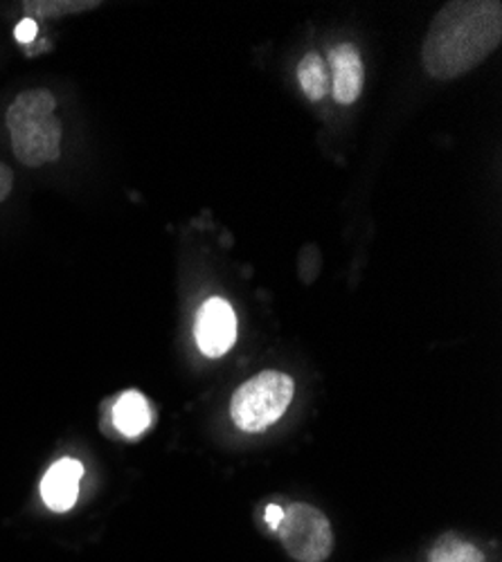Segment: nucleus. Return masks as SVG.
Listing matches in <instances>:
<instances>
[{"instance_id":"39448f33","label":"nucleus","mask_w":502,"mask_h":562,"mask_svg":"<svg viewBox=\"0 0 502 562\" xmlns=\"http://www.w3.org/2000/svg\"><path fill=\"white\" fill-rule=\"evenodd\" d=\"M194 336L203 356H225L237 342V315L233 306L221 297L208 300L199 311Z\"/></svg>"},{"instance_id":"ddd939ff","label":"nucleus","mask_w":502,"mask_h":562,"mask_svg":"<svg viewBox=\"0 0 502 562\" xmlns=\"http://www.w3.org/2000/svg\"><path fill=\"white\" fill-rule=\"evenodd\" d=\"M34 36H36V23H34V21H23V23H19V27H16V38H19L21 43H30V41H34Z\"/></svg>"},{"instance_id":"f257e3e1","label":"nucleus","mask_w":502,"mask_h":562,"mask_svg":"<svg viewBox=\"0 0 502 562\" xmlns=\"http://www.w3.org/2000/svg\"><path fill=\"white\" fill-rule=\"evenodd\" d=\"M502 41L500 0H453L433 19L422 64L435 79H458L478 68Z\"/></svg>"},{"instance_id":"7ed1b4c3","label":"nucleus","mask_w":502,"mask_h":562,"mask_svg":"<svg viewBox=\"0 0 502 562\" xmlns=\"http://www.w3.org/2000/svg\"><path fill=\"white\" fill-rule=\"evenodd\" d=\"M295 394V383L282 371H261L246 381L231 401L233 424L248 435L268 430L285 416Z\"/></svg>"},{"instance_id":"0eeeda50","label":"nucleus","mask_w":502,"mask_h":562,"mask_svg":"<svg viewBox=\"0 0 502 562\" xmlns=\"http://www.w3.org/2000/svg\"><path fill=\"white\" fill-rule=\"evenodd\" d=\"M330 66H332V90L334 100L338 104H354L360 98L365 68L360 53L349 43H341L330 53Z\"/></svg>"},{"instance_id":"9d476101","label":"nucleus","mask_w":502,"mask_h":562,"mask_svg":"<svg viewBox=\"0 0 502 562\" xmlns=\"http://www.w3.org/2000/svg\"><path fill=\"white\" fill-rule=\"evenodd\" d=\"M484 553L455 536H444L428 553V562H484Z\"/></svg>"},{"instance_id":"20e7f679","label":"nucleus","mask_w":502,"mask_h":562,"mask_svg":"<svg viewBox=\"0 0 502 562\" xmlns=\"http://www.w3.org/2000/svg\"><path fill=\"white\" fill-rule=\"evenodd\" d=\"M276 533L285 551L298 562H325L334 551V529L327 515L304 502L285 508Z\"/></svg>"},{"instance_id":"6e6552de","label":"nucleus","mask_w":502,"mask_h":562,"mask_svg":"<svg viewBox=\"0 0 502 562\" xmlns=\"http://www.w3.org/2000/svg\"><path fill=\"white\" fill-rule=\"evenodd\" d=\"M113 426L120 435L135 439L152 426V407L141 392H124L113 405Z\"/></svg>"},{"instance_id":"423d86ee","label":"nucleus","mask_w":502,"mask_h":562,"mask_svg":"<svg viewBox=\"0 0 502 562\" xmlns=\"http://www.w3.org/2000/svg\"><path fill=\"white\" fill-rule=\"evenodd\" d=\"M83 477L81 461L64 457L55 461L41 480V499L53 513L70 510L79 499V482Z\"/></svg>"},{"instance_id":"9b49d317","label":"nucleus","mask_w":502,"mask_h":562,"mask_svg":"<svg viewBox=\"0 0 502 562\" xmlns=\"http://www.w3.org/2000/svg\"><path fill=\"white\" fill-rule=\"evenodd\" d=\"M25 8L36 10L38 14H45V16H57V14L90 10V8H96V3H25Z\"/></svg>"},{"instance_id":"1a4fd4ad","label":"nucleus","mask_w":502,"mask_h":562,"mask_svg":"<svg viewBox=\"0 0 502 562\" xmlns=\"http://www.w3.org/2000/svg\"><path fill=\"white\" fill-rule=\"evenodd\" d=\"M298 79H300V86L304 90V95L311 100V102H321L323 98H327V92L332 88V79H330V68H327V61L315 55V53H309L300 66H298Z\"/></svg>"},{"instance_id":"4468645a","label":"nucleus","mask_w":502,"mask_h":562,"mask_svg":"<svg viewBox=\"0 0 502 562\" xmlns=\"http://www.w3.org/2000/svg\"><path fill=\"white\" fill-rule=\"evenodd\" d=\"M282 515H285V508H280V506H268L266 508V522L272 527V531H276V527L280 525Z\"/></svg>"},{"instance_id":"f03ea898","label":"nucleus","mask_w":502,"mask_h":562,"mask_svg":"<svg viewBox=\"0 0 502 562\" xmlns=\"http://www.w3.org/2000/svg\"><path fill=\"white\" fill-rule=\"evenodd\" d=\"M57 98L48 88H32L10 104L5 124L12 151L25 167H43L62 156V122L55 115Z\"/></svg>"},{"instance_id":"f8f14e48","label":"nucleus","mask_w":502,"mask_h":562,"mask_svg":"<svg viewBox=\"0 0 502 562\" xmlns=\"http://www.w3.org/2000/svg\"><path fill=\"white\" fill-rule=\"evenodd\" d=\"M12 187H14V173L5 162H0V203L12 194Z\"/></svg>"}]
</instances>
